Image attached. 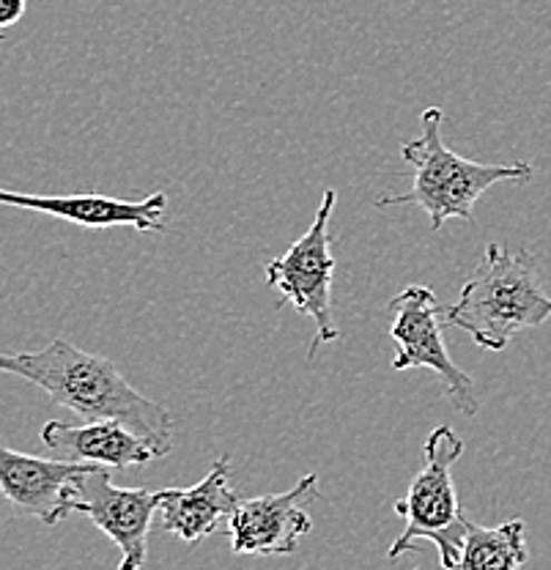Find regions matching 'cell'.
<instances>
[{
	"label": "cell",
	"mask_w": 551,
	"mask_h": 570,
	"mask_svg": "<svg viewBox=\"0 0 551 570\" xmlns=\"http://www.w3.org/2000/svg\"><path fill=\"white\" fill-rule=\"evenodd\" d=\"M0 373L26 379L86 423L116 420L146 436L163 455L174 450V414L135 390L110 360L82 352L63 337L41 352H0Z\"/></svg>",
	"instance_id": "6da1fadb"
},
{
	"label": "cell",
	"mask_w": 551,
	"mask_h": 570,
	"mask_svg": "<svg viewBox=\"0 0 551 570\" xmlns=\"http://www.w3.org/2000/svg\"><path fill=\"white\" fill-rule=\"evenodd\" d=\"M551 318V296L538 277L530 253H505L489 245L478 269L461 285L459 299L444 307V321L485 352H505L519 332L535 330Z\"/></svg>",
	"instance_id": "7a4b0ae2"
},
{
	"label": "cell",
	"mask_w": 551,
	"mask_h": 570,
	"mask_svg": "<svg viewBox=\"0 0 551 570\" xmlns=\"http://www.w3.org/2000/svg\"><path fill=\"white\" fill-rule=\"evenodd\" d=\"M444 112L440 107H429L423 112V135L409 140L401 148V157L414 165V184L404 195H384L376 200L378 209L387 206H420L431 219V230H440L447 219L472 223V209L485 189L496 181H530V163L489 165L472 163L444 146L442 140Z\"/></svg>",
	"instance_id": "3957f363"
},
{
	"label": "cell",
	"mask_w": 551,
	"mask_h": 570,
	"mask_svg": "<svg viewBox=\"0 0 551 570\" xmlns=\"http://www.w3.org/2000/svg\"><path fill=\"white\" fill-rule=\"evenodd\" d=\"M464 439L450 425H440L425 439L423 469L412 480L406 497L395 499L393 504V510L406 521V527L390 546V560H399V557L417 549L423 540H429L440 551L442 570L461 568L470 519H466L459 494H455L453 466L464 455Z\"/></svg>",
	"instance_id": "277c9868"
},
{
	"label": "cell",
	"mask_w": 551,
	"mask_h": 570,
	"mask_svg": "<svg viewBox=\"0 0 551 570\" xmlns=\"http://www.w3.org/2000/svg\"><path fill=\"white\" fill-rule=\"evenodd\" d=\"M337 193L327 189L313 217L311 228L288 247L281 258L266 261L264 277L281 294V305H292L296 313L316 324V337L311 343V360L318 346L341 337L335 318H332V277H335V258L329 253V223L335 212Z\"/></svg>",
	"instance_id": "5b68a950"
},
{
	"label": "cell",
	"mask_w": 551,
	"mask_h": 570,
	"mask_svg": "<svg viewBox=\"0 0 551 570\" xmlns=\"http://www.w3.org/2000/svg\"><path fill=\"white\" fill-rule=\"evenodd\" d=\"M387 311L393 313V324H390V337L395 343L393 371L429 367L440 376L444 395L453 403L455 412L475 417L480 412L478 387L447 354L442 335L444 307H440L434 291L429 285H406L399 296L390 299Z\"/></svg>",
	"instance_id": "8992f818"
},
{
	"label": "cell",
	"mask_w": 551,
	"mask_h": 570,
	"mask_svg": "<svg viewBox=\"0 0 551 570\" xmlns=\"http://www.w3.org/2000/svg\"><path fill=\"white\" fill-rule=\"evenodd\" d=\"M163 491L118 489L108 466H91L77 478L75 513L88 515L121 549L118 570H140L148 557V532Z\"/></svg>",
	"instance_id": "52a82bcc"
},
{
	"label": "cell",
	"mask_w": 551,
	"mask_h": 570,
	"mask_svg": "<svg viewBox=\"0 0 551 570\" xmlns=\"http://www.w3.org/2000/svg\"><path fill=\"white\" fill-rule=\"evenodd\" d=\"M316 483L318 474L311 472L283 494L242 499L228 519L234 554L277 557L296 551L299 540L313 532V519L302 504L307 499H318Z\"/></svg>",
	"instance_id": "ba28073f"
},
{
	"label": "cell",
	"mask_w": 551,
	"mask_h": 570,
	"mask_svg": "<svg viewBox=\"0 0 551 570\" xmlns=\"http://www.w3.org/2000/svg\"><path fill=\"white\" fill-rule=\"evenodd\" d=\"M91 466L97 463L41 459L0 444V494L9 499L17 513L56 527L75 513L77 478Z\"/></svg>",
	"instance_id": "9c48e42d"
},
{
	"label": "cell",
	"mask_w": 551,
	"mask_h": 570,
	"mask_svg": "<svg viewBox=\"0 0 551 570\" xmlns=\"http://www.w3.org/2000/svg\"><path fill=\"white\" fill-rule=\"evenodd\" d=\"M0 206L50 214L82 228H135L140 234H163L168 198L165 193H154L144 200H118L110 195H28L0 187Z\"/></svg>",
	"instance_id": "30bf717a"
},
{
	"label": "cell",
	"mask_w": 551,
	"mask_h": 570,
	"mask_svg": "<svg viewBox=\"0 0 551 570\" xmlns=\"http://www.w3.org/2000/svg\"><path fill=\"white\" fill-rule=\"evenodd\" d=\"M39 436L41 444L52 453V459L61 461L129 469L163 459V453L146 436H140L124 423H116V420H94L86 425H67L50 420L41 428Z\"/></svg>",
	"instance_id": "8fae6325"
},
{
	"label": "cell",
	"mask_w": 551,
	"mask_h": 570,
	"mask_svg": "<svg viewBox=\"0 0 551 570\" xmlns=\"http://www.w3.org/2000/svg\"><path fill=\"white\" fill-rule=\"evenodd\" d=\"M239 502L242 497L230 485V455H223L193 489H163L159 527L193 546L220 530Z\"/></svg>",
	"instance_id": "7c38bea8"
},
{
	"label": "cell",
	"mask_w": 551,
	"mask_h": 570,
	"mask_svg": "<svg viewBox=\"0 0 551 570\" xmlns=\"http://www.w3.org/2000/svg\"><path fill=\"white\" fill-rule=\"evenodd\" d=\"M527 560L530 551L524 521L513 519L500 527H480L470 521L459 570H521Z\"/></svg>",
	"instance_id": "4fadbf2b"
},
{
	"label": "cell",
	"mask_w": 551,
	"mask_h": 570,
	"mask_svg": "<svg viewBox=\"0 0 551 570\" xmlns=\"http://www.w3.org/2000/svg\"><path fill=\"white\" fill-rule=\"evenodd\" d=\"M28 0H0V41L26 17Z\"/></svg>",
	"instance_id": "5bb4252c"
}]
</instances>
